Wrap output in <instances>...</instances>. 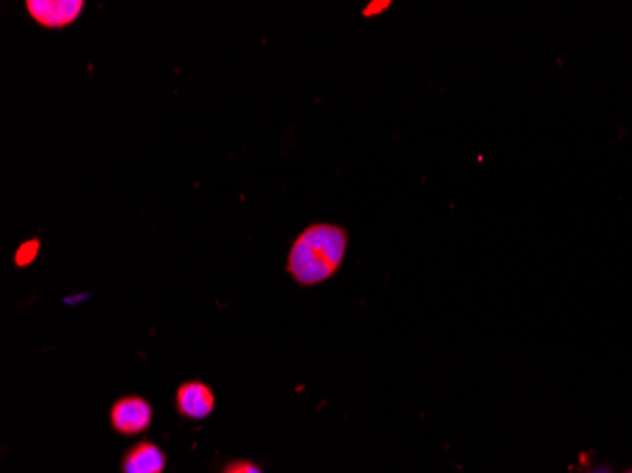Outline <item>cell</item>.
I'll return each instance as SVG.
<instances>
[{
  "label": "cell",
  "mask_w": 632,
  "mask_h": 473,
  "mask_svg": "<svg viewBox=\"0 0 632 473\" xmlns=\"http://www.w3.org/2000/svg\"><path fill=\"white\" fill-rule=\"evenodd\" d=\"M29 16L44 29H65L84 12V0H29Z\"/></svg>",
  "instance_id": "cell-3"
},
{
  "label": "cell",
  "mask_w": 632,
  "mask_h": 473,
  "mask_svg": "<svg viewBox=\"0 0 632 473\" xmlns=\"http://www.w3.org/2000/svg\"><path fill=\"white\" fill-rule=\"evenodd\" d=\"M112 428L123 436H135L152 424V405L141 396H123L110 409Z\"/></svg>",
  "instance_id": "cell-2"
},
{
  "label": "cell",
  "mask_w": 632,
  "mask_h": 473,
  "mask_svg": "<svg viewBox=\"0 0 632 473\" xmlns=\"http://www.w3.org/2000/svg\"><path fill=\"white\" fill-rule=\"evenodd\" d=\"M176 409L182 417L203 421L214 411V392L201 381H186L176 390Z\"/></svg>",
  "instance_id": "cell-4"
},
{
  "label": "cell",
  "mask_w": 632,
  "mask_h": 473,
  "mask_svg": "<svg viewBox=\"0 0 632 473\" xmlns=\"http://www.w3.org/2000/svg\"><path fill=\"white\" fill-rule=\"evenodd\" d=\"M627 473H632V470H631V472H627Z\"/></svg>",
  "instance_id": "cell-9"
},
{
  "label": "cell",
  "mask_w": 632,
  "mask_h": 473,
  "mask_svg": "<svg viewBox=\"0 0 632 473\" xmlns=\"http://www.w3.org/2000/svg\"><path fill=\"white\" fill-rule=\"evenodd\" d=\"M347 246V229L326 222L311 224L290 246L286 271L301 286H315L328 281L341 269Z\"/></svg>",
  "instance_id": "cell-1"
},
{
  "label": "cell",
  "mask_w": 632,
  "mask_h": 473,
  "mask_svg": "<svg viewBox=\"0 0 632 473\" xmlns=\"http://www.w3.org/2000/svg\"><path fill=\"white\" fill-rule=\"evenodd\" d=\"M38 250H40V241L38 239H31V241L19 246L18 252H16L18 267H27V265L35 262Z\"/></svg>",
  "instance_id": "cell-6"
},
{
  "label": "cell",
  "mask_w": 632,
  "mask_h": 473,
  "mask_svg": "<svg viewBox=\"0 0 632 473\" xmlns=\"http://www.w3.org/2000/svg\"><path fill=\"white\" fill-rule=\"evenodd\" d=\"M222 473H264L250 460H233L222 470Z\"/></svg>",
  "instance_id": "cell-7"
},
{
  "label": "cell",
  "mask_w": 632,
  "mask_h": 473,
  "mask_svg": "<svg viewBox=\"0 0 632 473\" xmlns=\"http://www.w3.org/2000/svg\"><path fill=\"white\" fill-rule=\"evenodd\" d=\"M165 455L156 443L141 441L123 456V473H163Z\"/></svg>",
  "instance_id": "cell-5"
},
{
  "label": "cell",
  "mask_w": 632,
  "mask_h": 473,
  "mask_svg": "<svg viewBox=\"0 0 632 473\" xmlns=\"http://www.w3.org/2000/svg\"><path fill=\"white\" fill-rule=\"evenodd\" d=\"M388 6H390V2H388V0H385V2H371L368 8L364 10V16L369 18V16H373V14H379V12L387 10Z\"/></svg>",
  "instance_id": "cell-8"
}]
</instances>
